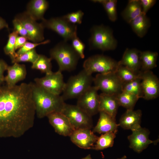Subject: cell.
<instances>
[{
  "label": "cell",
  "instance_id": "6da1fadb",
  "mask_svg": "<svg viewBox=\"0 0 159 159\" xmlns=\"http://www.w3.org/2000/svg\"><path fill=\"white\" fill-rule=\"evenodd\" d=\"M35 115L30 82L0 86V137L23 136L33 126Z\"/></svg>",
  "mask_w": 159,
  "mask_h": 159
},
{
  "label": "cell",
  "instance_id": "7a4b0ae2",
  "mask_svg": "<svg viewBox=\"0 0 159 159\" xmlns=\"http://www.w3.org/2000/svg\"><path fill=\"white\" fill-rule=\"evenodd\" d=\"M36 115L42 118L55 112H61L65 103L61 95L50 92L34 82H30Z\"/></svg>",
  "mask_w": 159,
  "mask_h": 159
},
{
  "label": "cell",
  "instance_id": "3957f363",
  "mask_svg": "<svg viewBox=\"0 0 159 159\" xmlns=\"http://www.w3.org/2000/svg\"><path fill=\"white\" fill-rule=\"evenodd\" d=\"M50 58L54 59L59 66L58 70L70 72L76 67L80 58L71 44L64 41L61 42L49 51Z\"/></svg>",
  "mask_w": 159,
  "mask_h": 159
},
{
  "label": "cell",
  "instance_id": "277c9868",
  "mask_svg": "<svg viewBox=\"0 0 159 159\" xmlns=\"http://www.w3.org/2000/svg\"><path fill=\"white\" fill-rule=\"evenodd\" d=\"M93 79L92 74L84 69L71 76L65 83L61 95L63 100L77 99L92 86Z\"/></svg>",
  "mask_w": 159,
  "mask_h": 159
},
{
  "label": "cell",
  "instance_id": "5b68a950",
  "mask_svg": "<svg viewBox=\"0 0 159 159\" xmlns=\"http://www.w3.org/2000/svg\"><path fill=\"white\" fill-rule=\"evenodd\" d=\"M91 32L89 44L91 49L104 51L113 50L116 48L117 42L110 28L102 25L95 26Z\"/></svg>",
  "mask_w": 159,
  "mask_h": 159
},
{
  "label": "cell",
  "instance_id": "8992f818",
  "mask_svg": "<svg viewBox=\"0 0 159 159\" xmlns=\"http://www.w3.org/2000/svg\"><path fill=\"white\" fill-rule=\"evenodd\" d=\"M118 66V62L102 54H96L89 57L83 64V69L91 74L95 72L103 74L115 72Z\"/></svg>",
  "mask_w": 159,
  "mask_h": 159
},
{
  "label": "cell",
  "instance_id": "52a82bcc",
  "mask_svg": "<svg viewBox=\"0 0 159 159\" xmlns=\"http://www.w3.org/2000/svg\"><path fill=\"white\" fill-rule=\"evenodd\" d=\"M93 82L103 93L116 96L122 91L123 83L115 72L98 73L94 77Z\"/></svg>",
  "mask_w": 159,
  "mask_h": 159
},
{
  "label": "cell",
  "instance_id": "ba28073f",
  "mask_svg": "<svg viewBox=\"0 0 159 159\" xmlns=\"http://www.w3.org/2000/svg\"><path fill=\"white\" fill-rule=\"evenodd\" d=\"M41 23L44 28L51 29L62 37L64 41L67 42L77 35L76 25L72 24L63 17L44 19Z\"/></svg>",
  "mask_w": 159,
  "mask_h": 159
},
{
  "label": "cell",
  "instance_id": "9c48e42d",
  "mask_svg": "<svg viewBox=\"0 0 159 159\" xmlns=\"http://www.w3.org/2000/svg\"><path fill=\"white\" fill-rule=\"evenodd\" d=\"M69 120L75 130L90 129L92 126V117L76 105L64 104L61 111Z\"/></svg>",
  "mask_w": 159,
  "mask_h": 159
},
{
  "label": "cell",
  "instance_id": "30bf717a",
  "mask_svg": "<svg viewBox=\"0 0 159 159\" xmlns=\"http://www.w3.org/2000/svg\"><path fill=\"white\" fill-rule=\"evenodd\" d=\"M34 83L48 92L60 95L64 90L65 82L62 72L58 70L46 74L41 78L34 79Z\"/></svg>",
  "mask_w": 159,
  "mask_h": 159
},
{
  "label": "cell",
  "instance_id": "8fae6325",
  "mask_svg": "<svg viewBox=\"0 0 159 159\" xmlns=\"http://www.w3.org/2000/svg\"><path fill=\"white\" fill-rule=\"evenodd\" d=\"M98 90L91 86L77 98V105L90 116L99 112Z\"/></svg>",
  "mask_w": 159,
  "mask_h": 159
},
{
  "label": "cell",
  "instance_id": "7c38bea8",
  "mask_svg": "<svg viewBox=\"0 0 159 159\" xmlns=\"http://www.w3.org/2000/svg\"><path fill=\"white\" fill-rule=\"evenodd\" d=\"M22 23L28 34L29 40L34 43L44 41V29L41 24L38 23L26 12L20 13L15 17Z\"/></svg>",
  "mask_w": 159,
  "mask_h": 159
},
{
  "label": "cell",
  "instance_id": "4fadbf2b",
  "mask_svg": "<svg viewBox=\"0 0 159 159\" xmlns=\"http://www.w3.org/2000/svg\"><path fill=\"white\" fill-rule=\"evenodd\" d=\"M139 76L141 80L142 98L149 100L158 97L159 95V81L158 77L151 70L140 71Z\"/></svg>",
  "mask_w": 159,
  "mask_h": 159
},
{
  "label": "cell",
  "instance_id": "5bb4252c",
  "mask_svg": "<svg viewBox=\"0 0 159 159\" xmlns=\"http://www.w3.org/2000/svg\"><path fill=\"white\" fill-rule=\"evenodd\" d=\"M127 138L130 143L129 147L135 151L140 153L150 144L155 145L159 142L158 139L152 140L149 138L148 130L141 127L133 130Z\"/></svg>",
  "mask_w": 159,
  "mask_h": 159
},
{
  "label": "cell",
  "instance_id": "9a60e30c",
  "mask_svg": "<svg viewBox=\"0 0 159 159\" xmlns=\"http://www.w3.org/2000/svg\"><path fill=\"white\" fill-rule=\"evenodd\" d=\"M55 132L64 136H70L75 130L68 119L61 112H52L47 117Z\"/></svg>",
  "mask_w": 159,
  "mask_h": 159
},
{
  "label": "cell",
  "instance_id": "2e32d148",
  "mask_svg": "<svg viewBox=\"0 0 159 159\" xmlns=\"http://www.w3.org/2000/svg\"><path fill=\"white\" fill-rule=\"evenodd\" d=\"M69 137L74 144L85 149H92L98 137L88 128L75 130Z\"/></svg>",
  "mask_w": 159,
  "mask_h": 159
},
{
  "label": "cell",
  "instance_id": "e0dca14e",
  "mask_svg": "<svg viewBox=\"0 0 159 159\" xmlns=\"http://www.w3.org/2000/svg\"><path fill=\"white\" fill-rule=\"evenodd\" d=\"M142 115L140 110H127L120 119L119 126L125 130L132 131L137 129L141 127Z\"/></svg>",
  "mask_w": 159,
  "mask_h": 159
},
{
  "label": "cell",
  "instance_id": "ac0fdd59",
  "mask_svg": "<svg viewBox=\"0 0 159 159\" xmlns=\"http://www.w3.org/2000/svg\"><path fill=\"white\" fill-rule=\"evenodd\" d=\"M6 70L7 74L4 77L6 85L11 87L15 86L20 81L26 77L27 71L25 65L18 63H14L11 66H8Z\"/></svg>",
  "mask_w": 159,
  "mask_h": 159
},
{
  "label": "cell",
  "instance_id": "d6986e66",
  "mask_svg": "<svg viewBox=\"0 0 159 159\" xmlns=\"http://www.w3.org/2000/svg\"><path fill=\"white\" fill-rule=\"evenodd\" d=\"M140 52L136 49L127 48L121 59L118 62V65L125 66L135 72L140 73L141 68Z\"/></svg>",
  "mask_w": 159,
  "mask_h": 159
},
{
  "label": "cell",
  "instance_id": "ffe728a7",
  "mask_svg": "<svg viewBox=\"0 0 159 159\" xmlns=\"http://www.w3.org/2000/svg\"><path fill=\"white\" fill-rule=\"evenodd\" d=\"M119 106L116 95L102 93L99 95V112H104L116 119Z\"/></svg>",
  "mask_w": 159,
  "mask_h": 159
},
{
  "label": "cell",
  "instance_id": "44dd1931",
  "mask_svg": "<svg viewBox=\"0 0 159 159\" xmlns=\"http://www.w3.org/2000/svg\"><path fill=\"white\" fill-rule=\"evenodd\" d=\"M99 112V118L92 132L102 134L110 132H117L119 126L116 123V119L104 112Z\"/></svg>",
  "mask_w": 159,
  "mask_h": 159
},
{
  "label": "cell",
  "instance_id": "7402d4cb",
  "mask_svg": "<svg viewBox=\"0 0 159 159\" xmlns=\"http://www.w3.org/2000/svg\"><path fill=\"white\" fill-rule=\"evenodd\" d=\"M49 6L48 2L45 0H32L28 3L25 11L34 20H42Z\"/></svg>",
  "mask_w": 159,
  "mask_h": 159
},
{
  "label": "cell",
  "instance_id": "603a6c76",
  "mask_svg": "<svg viewBox=\"0 0 159 159\" xmlns=\"http://www.w3.org/2000/svg\"><path fill=\"white\" fill-rule=\"evenodd\" d=\"M129 24L134 32L141 38L143 37L146 34L150 26L149 19L146 14L142 12Z\"/></svg>",
  "mask_w": 159,
  "mask_h": 159
},
{
  "label": "cell",
  "instance_id": "cb8c5ba5",
  "mask_svg": "<svg viewBox=\"0 0 159 159\" xmlns=\"http://www.w3.org/2000/svg\"><path fill=\"white\" fill-rule=\"evenodd\" d=\"M142 13V6L139 0H131L121 13L123 19L130 23Z\"/></svg>",
  "mask_w": 159,
  "mask_h": 159
},
{
  "label": "cell",
  "instance_id": "d4e9b609",
  "mask_svg": "<svg viewBox=\"0 0 159 159\" xmlns=\"http://www.w3.org/2000/svg\"><path fill=\"white\" fill-rule=\"evenodd\" d=\"M158 53L149 51H140V59L141 64L140 71L150 70L156 67Z\"/></svg>",
  "mask_w": 159,
  "mask_h": 159
},
{
  "label": "cell",
  "instance_id": "484cf974",
  "mask_svg": "<svg viewBox=\"0 0 159 159\" xmlns=\"http://www.w3.org/2000/svg\"><path fill=\"white\" fill-rule=\"evenodd\" d=\"M117 132H110L102 134L98 138L92 149L96 150H103L112 147Z\"/></svg>",
  "mask_w": 159,
  "mask_h": 159
},
{
  "label": "cell",
  "instance_id": "4316f807",
  "mask_svg": "<svg viewBox=\"0 0 159 159\" xmlns=\"http://www.w3.org/2000/svg\"><path fill=\"white\" fill-rule=\"evenodd\" d=\"M116 97L119 106L123 107L127 110H133L139 99L135 95L124 91H122Z\"/></svg>",
  "mask_w": 159,
  "mask_h": 159
},
{
  "label": "cell",
  "instance_id": "83f0119b",
  "mask_svg": "<svg viewBox=\"0 0 159 159\" xmlns=\"http://www.w3.org/2000/svg\"><path fill=\"white\" fill-rule=\"evenodd\" d=\"M52 59L43 54H39V56L35 61L32 64L31 68L40 71L46 74L52 72Z\"/></svg>",
  "mask_w": 159,
  "mask_h": 159
},
{
  "label": "cell",
  "instance_id": "f1b7e54d",
  "mask_svg": "<svg viewBox=\"0 0 159 159\" xmlns=\"http://www.w3.org/2000/svg\"><path fill=\"white\" fill-rule=\"evenodd\" d=\"M122 91L134 95L139 98H143L141 80L139 77L130 82L123 84Z\"/></svg>",
  "mask_w": 159,
  "mask_h": 159
},
{
  "label": "cell",
  "instance_id": "f546056e",
  "mask_svg": "<svg viewBox=\"0 0 159 159\" xmlns=\"http://www.w3.org/2000/svg\"><path fill=\"white\" fill-rule=\"evenodd\" d=\"M115 72L123 83L130 82L139 77L140 73V72H135L125 66L119 65Z\"/></svg>",
  "mask_w": 159,
  "mask_h": 159
},
{
  "label": "cell",
  "instance_id": "4dcf8cb0",
  "mask_svg": "<svg viewBox=\"0 0 159 159\" xmlns=\"http://www.w3.org/2000/svg\"><path fill=\"white\" fill-rule=\"evenodd\" d=\"M92 2L102 4L105 9L109 19L115 21L117 19L116 6L117 1L116 0H94Z\"/></svg>",
  "mask_w": 159,
  "mask_h": 159
},
{
  "label": "cell",
  "instance_id": "1f68e13d",
  "mask_svg": "<svg viewBox=\"0 0 159 159\" xmlns=\"http://www.w3.org/2000/svg\"><path fill=\"white\" fill-rule=\"evenodd\" d=\"M18 35L17 32L14 30L10 33L7 42L4 48L5 53L9 56L11 61L17 57L15 49V45L16 37Z\"/></svg>",
  "mask_w": 159,
  "mask_h": 159
},
{
  "label": "cell",
  "instance_id": "d6a6232c",
  "mask_svg": "<svg viewBox=\"0 0 159 159\" xmlns=\"http://www.w3.org/2000/svg\"><path fill=\"white\" fill-rule=\"evenodd\" d=\"M39 54L35 49L27 52L21 55L17 56L13 61V63L20 62H30L32 64L38 59Z\"/></svg>",
  "mask_w": 159,
  "mask_h": 159
},
{
  "label": "cell",
  "instance_id": "836d02e7",
  "mask_svg": "<svg viewBox=\"0 0 159 159\" xmlns=\"http://www.w3.org/2000/svg\"><path fill=\"white\" fill-rule=\"evenodd\" d=\"M84 13L80 10L70 13L62 17L69 23L74 25L80 24L82 22Z\"/></svg>",
  "mask_w": 159,
  "mask_h": 159
},
{
  "label": "cell",
  "instance_id": "e575fe53",
  "mask_svg": "<svg viewBox=\"0 0 159 159\" xmlns=\"http://www.w3.org/2000/svg\"><path fill=\"white\" fill-rule=\"evenodd\" d=\"M72 47L79 56L80 58L84 59L85 57L84 50L85 45L82 41L77 37L75 36L72 39Z\"/></svg>",
  "mask_w": 159,
  "mask_h": 159
},
{
  "label": "cell",
  "instance_id": "d590c367",
  "mask_svg": "<svg viewBox=\"0 0 159 159\" xmlns=\"http://www.w3.org/2000/svg\"><path fill=\"white\" fill-rule=\"evenodd\" d=\"M50 42L49 40H47L39 43H34L27 41L23 46L18 50L16 52L17 56L35 49L36 47L39 45L47 44Z\"/></svg>",
  "mask_w": 159,
  "mask_h": 159
},
{
  "label": "cell",
  "instance_id": "8d00e7d4",
  "mask_svg": "<svg viewBox=\"0 0 159 159\" xmlns=\"http://www.w3.org/2000/svg\"><path fill=\"white\" fill-rule=\"evenodd\" d=\"M14 31L16 32L19 35L27 38L29 40L28 34L24 26L18 19L15 18L12 21Z\"/></svg>",
  "mask_w": 159,
  "mask_h": 159
},
{
  "label": "cell",
  "instance_id": "74e56055",
  "mask_svg": "<svg viewBox=\"0 0 159 159\" xmlns=\"http://www.w3.org/2000/svg\"><path fill=\"white\" fill-rule=\"evenodd\" d=\"M142 12L146 14L148 10L155 4V0H140Z\"/></svg>",
  "mask_w": 159,
  "mask_h": 159
},
{
  "label": "cell",
  "instance_id": "f35d334b",
  "mask_svg": "<svg viewBox=\"0 0 159 159\" xmlns=\"http://www.w3.org/2000/svg\"><path fill=\"white\" fill-rule=\"evenodd\" d=\"M28 39L25 37L19 35L16 37L15 45V49L18 50L21 48L24 44L27 42Z\"/></svg>",
  "mask_w": 159,
  "mask_h": 159
},
{
  "label": "cell",
  "instance_id": "ab89813d",
  "mask_svg": "<svg viewBox=\"0 0 159 159\" xmlns=\"http://www.w3.org/2000/svg\"><path fill=\"white\" fill-rule=\"evenodd\" d=\"M8 65L3 60L0 59V86L4 81V73L6 70Z\"/></svg>",
  "mask_w": 159,
  "mask_h": 159
},
{
  "label": "cell",
  "instance_id": "60d3db41",
  "mask_svg": "<svg viewBox=\"0 0 159 159\" xmlns=\"http://www.w3.org/2000/svg\"><path fill=\"white\" fill-rule=\"evenodd\" d=\"M5 28L8 29V25L4 19L0 17V30Z\"/></svg>",
  "mask_w": 159,
  "mask_h": 159
},
{
  "label": "cell",
  "instance_id": "b9f144b4",
  "mask_svg": "<svg viewBox=\"0 0 159 159\" xmlns=\"http://www.w3.org/2000/svg\"><path fill=\"white\" fill-rule=\"evenodd\" d=\"M82 159H92L91 155L90 154L88 155L87 156L84 158Z\"/></svg>",
  "mask_w": 159,
  "mask_h": 159
},
{
  "label": "cell",
  "instance_id": "7bdbcfd3",
  "mask_svg": "<svg viewBox=\"0 0 159 159\" xmlns=\"http://www.w3.org/2000/svg\"><path fill=\"white\" fill-rule=\"evenodd\" d=\"M127 157L125 155H124L122 157L120 158H118L117 159H126Z\"/></svg>",
  "mask_w": 159,
  "mask_h": 159
}]
</instances>
